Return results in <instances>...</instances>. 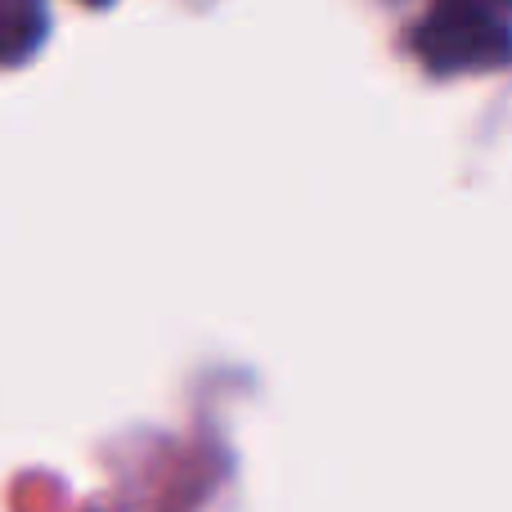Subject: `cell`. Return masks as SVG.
Returning <instances> with one entry per match:
<instances>
[{"label":"cell","instance_id":"cell-2","mask_svg":"<svg viewBox=\"0 0 512 512\" xmlns=\"http://www.w3.org/2000/svg\"><path fill=\"white\" fill-rule=\"evenodd\" d=\"M50 5L45 0H0V68L27 63L45 45Z\"/></svg>","mask_w":512,"mask_h":512},{"label":"cell","instance_id":"cell-3","mask_svg":"<svg viewBox=\"0 0 512 512\" xmlns=\"http://www.w3.org/2000/svg\"><path fill=\"white\" fill-rule=\"evenodd\" d=\"M81 5H95V9H104V5H113V0H81Z\"/></svg>","mask_w":512,"mask_h":512},{"label":"cell","instance_id":"cell-1","mask_svg":"<svg viewBox=\"0 0 512 512\" xmlns=\"http://www.w3.org/2000/svg\"><path fill=\"white\" fill-rule=\"evenodd\" d=\"M512 0H432L414 32V50L436 77L499 72L508 63Z\"/></svg>","mask_w":512,"mask_h":512}]
</instances>
